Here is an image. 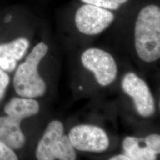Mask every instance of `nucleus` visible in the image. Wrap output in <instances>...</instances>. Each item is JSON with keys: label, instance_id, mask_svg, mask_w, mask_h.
<instances>
[{"label": "nucleus", "instance_id": "1", "mask_svg": "<svg viewBox=\"0 0 160 160\" xmlns=\"http://www.w3.org/2000/svg\"><path fill=\"white\" fill-rule=\"evenodd\" d=\"M135 49L145 62L160 59V6L148 5L137 16L134 28Z\"/></svg>", "mask_w": 160, "mask_h": 160}, {"label": "nucleus", "instance_id": "2", "mask_svg": "<svg viewBox=\"0 0 160 160\" xmlns=\"http://www.w3.org/2000/svg\"><path fill=\"white\" fill-rule=\"evenodd\" d=\"M48 51V46L45 42L38 43L26 57L25 62L17 67L13 85L19 97L36 99L45 95L47 86L38 68Z\"/></svg>", "mask_w": 160, "mask_h": 160}, {"label": "nucleus", "instance_id": "3", "mask_svg": "<svg viewBox=\"0 0 160 160\" xmlns=\"http://www.w3.org/2000/svg\"><path fill=\"white\" fill-rule=\"evenodd\" d=\"M37 160H76L77 153L68 136L64 133L63 124L53 120L47 125L36 150Z\"/></svg>", "mask_w": 160, "mask_h": 160}, {"label": "nucleus", "instance_id": "4", "mask_svg": "<svg viewBox=\"0 0 160 160\" xmlns=\"http://www.w3.org/2000/svg\"><path fill=\"white\" fill-rule=\"evenodd\" d=\"M84 67L93 73L101 86H108L116 79L118 68L116 61L109 53L104 50L91 48L81 56Z\"/></svg>", "mask_w": 160, "mask_h": 160}, {"label": "nucleus", "instance_id": "5", "mask_svg": "<svg viewBox=\"0 0 160 160\" xmlns=\"http://www.w3.org/2000/svg\"><path fill=\"white\" fill-rule=\"evenodd\" d=\"M115 19L109 10L90 4H85L77 9L75 14V25L80 33L93 36L101 33Z\"/></svg>", "mask_w": 160, "mask_h": 160}, {"label": "nucleus", "instance_id": "6", "mask_svg": "<svg viewBox=\"0 0 160 160\" xmlns=\"http://www.w3.org/2000/svg\"><path fill=\"white\" fill-rule=\"evenodd\" d=\"M68 137L75 150L102 153L108 148V136L101 128L92 125H79L72 128Z\"/></svg>", "mask_w": 160, "mask_h": 160}, {"label": "nucleus", "instance_id": "7", "mask_svg": "<svg viewBox=\"0 0 160 160\" xmlns=\"http://www.w3.org/2000/svg\"><path fill=\"white\" fill-rule=\"evenodd\" d=\"M123 91L133 99L137 113L142 117L154 113L155 102L148 85L134 73H128L122 81Z\"/></svg>", "mask_w": 160, "mask_h": 160}, {"label": "nucleus", "instance_id": "8", "mask_svg": "<svg viewBox=\"0 0 160 160\" xmlns=\"http://www.w3.org/2000/svg\"><path fill=\"white\" fill-rule=\"evenodd\" d=\"M29 45L28 39L25 37L0 44V68L7 73L14 71L17 62L24 57Z\"/></svg>", "mask_w": 160, "mask_h": 160}, {"label": "nucleus", "instance_id": "9", "mask_svg": "<svg viewBox=\"0 0 160 160\" xmlns=\"http://www.w3.org/2000/svg\"><path fill=\"white\" fill-rule=\"evenodd\" d=\"M22 121L10 115L0 117V138L13 150L21 149L26 142L21 128Z\"/></svg>", "mask_w": 160, "mask_h": 160}, {"label": "nucleus", "instance_id": "10", "mask_svg": "<svg viewBox=\"0 0 160 160\" xmlns=\"http://www.w3.org/2000/svg\"><path fill=\"white\" fill-rule=\"evenodd\" d=\"M39 110V104L35 99L22 97L12 98L4 106V112L6 115L21 120L37 115Z\"/></svg>", "mask_w": 160, "mask_h": 160}, {"label": "nucleus", "instance_id": "11", "mask_svg": "<svg viewBox=\"0 0 160 160\" xmlns=\"http://www.w3.org/2000/svg\"><path fill=\"white\" fill-rule=\"evenodd\" d=\"M124 154L130 160H157L155 154L147 146L141 147L139 139L134 137H126L122 142Z\"/></svg>", "mask_w": 160, "mask_h": 160}, {"label": "nucleus", "instance_id": "12", "mask_svg": "<svg viewBox=\"0 0 160 160\" xmlns=\"http://www.w3.org/2000/svg\"><path fill=\"white\" fill-rule=\"evenodd\" d=\"M128 1V0H81L85 4L99 6L109 11L118 10Z\"/></svg>", "mask_w": 160, "mask_h": 160}, {"label": "nucleus", "instance_id": "13", "mask_svg": "<svg viewBox=\"0 0 160 160\" xmlns=\"http://www.w3.org/2000/svg\"><path fill=\"white\" fill-rule=\"evenodd\" d=\"M0 160H19L14 150L0 138Z\"/></svg>", "mask_w": 160, "mask_h": 160}, {"label": "nucleus", "instance_id": "14", "mask_svg": "<svg viewBox=\"0 0 160 160\" xmlns=\"http://www.w3.org/2000/svg\"><path fill=\"white\" fill-rule=\"evenodd\" d=\"M145 146H147L150 150H151L155 154L160 153V135L153 133L146 137L144 139Z\"/></svg>", "mask_w": 160, "mask_h": 160}, {"label": "nucleus", "instance_id": "15", "mask_svg": "<svg viewBox=\"0 0 160 160\" xmlns=\"http://www.w3.org/2000/svg\"><path fill=\"white\" fill-rule=\"evenodd\" d=\"M10 82H11V79H10L8 73L0 68V102L5 97Z\"/></svg>", "mask_w": 160, "mask_h": 160}, {"label": "nucleus", "instance_id": "16", "mask_svg": "<svg viewBox=\"0 0 160 160\" xmlns=\"http://www.w3.org/2000/svg\"><path fill=\"white\" fill-rule=\"evenodd\" d=\"M109 160H130L125 154H119L112 157Z\"/></svg>", "mask_w": 160, "mask_h": 160}, {"label": "nucleus", "instance_id": "17", "mask_svg": "<svg viewBox=\"0 0 160 160\" xmlns=\"http://www.w3.org/2000/svg\"><path fill=\"white\" fill-rule=\"evenodd\" d=\"M12 19V17L11 15H8L7 17H5V22H11V20Z\"/></svg>", "mask_w": 160, "mask_h": 160}, {"label": "nucleus", "instance_id": "18", "mask_svg": "<svg viewBox=\"0 0 160 160\" xmlns=\"http://www.w3.org/2000/svg\"><path fill=\"white\" fill-rule=\"evenodd\" d=\"M159 107H160V104H159Z\"/></svg>", "mask_w": 160, "mask_h": 160}]
</instances>
